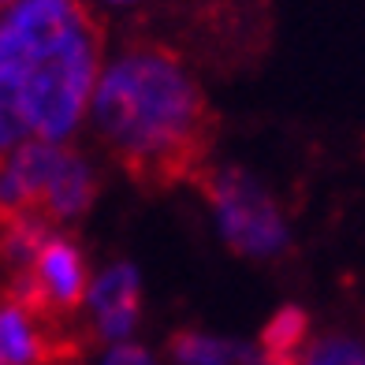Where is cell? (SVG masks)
I'll list each match as a JSON object with an SVG mask.
<instances>
[{
	"mask_svg": "<svg viewBox=\"0 0 365 365\" xmlns=\"http://www.w3.org/2000/svg\"><path fill=\"white\" fill-rule=\"evenodd\" d=\"M90 123L105 153L142 187L197 182L212 153L202 82L168 45L138 41L105 60Z\"/></svg>",
	"mask_w": 365,
	"mask_h": 365,
	"instance_id": "1",
	"label": "cell"
},
{
	"mask_svg": "<svg viewBox=\"0 0 365 365\" xmlns=\"http://www.w3.org/2000/svg\"><path fill=\"white\" fill-rule=\"evenodd\" d=\"M105 41L86 0L0 11V153L26 138L71 142L90 120Z\"/></svg>",
	"mask_w": 365,
	"mask_h": 365,
	"instance_id": "2",
	"label": "cell"
},
{
	"mask_svg": "<svg viewBox=\"0 0 365 365\" xmlns=\"http://www.w3.org/2000/svg\"><path fill=\"white\" fill-rule=\"evenodd\" d=\"M231 254L269 264L291 250V224L276 194L239 164H209L194 182Z\"/></svg>",
	"mask_w": 365,
	"mask_h": 365,
	"instance_id": "3",
	"label": "cell"
},
{
	"mask_svg": "<svg viewBox=\"0 0 365 365\" xmlns=\"http://www.w3.org/2000/svg\"><path fill=\"white\" fill-rule=\"evenodd\" d=\"M90 284H93V272L82 242L68 227H53L38 246V254L26 261V269L11 272L4 287L26 298V302H34L38 309L68 321L75 309L86 306Z\"/></svg>",
	"mask_w": 365,
	"mask_h": 365,
	"instance_id": "4",
	"label": "cell"
},
{
	"mask_svg": "<svg viewBox=\"0 0 365 365\" xmlns=\"http://www.w3.org/2000/svg\"><path fill=\"white\" fill-rule=\"evenodd\" d=\"M78 336L60 317L0 287V365H78Z\"/></svg>",
	"mask_w": 365,
	"mask_h": 365,
	"instance_id": "5",
	"label": "cell"
},
{
	"mask_svg": "<svg viewBox=\"0 0 365 365\" xmlns=\"http://www.w3.org/2000/svg\"><path fill=\"white\" fill-rule=\"evenodd\" d=\"M86 317L90 336L97 343H127L142 321V276L130 261H108L93 272V284L86 294Z\"/></svg>",
	"mask_w": 365,
	"mask_h": 365,
	"instance_id": "6",
	"label": "cell"
},
{
	"mask_svg": "<svg viewBox=\"0 0 365 365\" xmlns=\"http://www.w3.org/2000/svg\"><path fill=\"white\" fill-rule=\"evenodd\" d=\"M97 197V172L93 164L86 160L82 149H75L71 142L63 145V157L56 164V175L48 182V194H45V205H41V217L56 227H71L90 212Z\"/></svg>",
	"mask_w": 365,
	"mask_h": 365,
	"instance_id": "7",
	"label": "cell"
},
{
	"mask_svg": "<svg viewBox=\"0 0 365 365\" xmlns=\"http://www.w3.org/2000/svg\"><path fill=\"white\" fill-rule=\"evenodd\" d=\"M172 365H261L257 343H242L205 328H179L168 336Z\"/></svg>",
	"mask_w": 365,
	"mask_h": 365,
	"instance_id": "8",
	"label": "cell"
},
{
	"mask_svg": "<svg viewBox=\"0 0 365 365\" xmlns=\"http://www.w3.org/2000/svg\"><path fill=\"white\" fill-rule=\"evenodd\" d=\"M302 365H365V336L358 331H324L313 336Z\"/></svg>",
	"mask_w": 365,
	"mask_h": 365,
	"instance_id": "9",
	"label": "cell"
},
{
	"mask_svg": "<svg viewBox=\"0 0 365 365\" xmlns=\"http://www.w3.org/2000/svg\"><path fill=\"white\" fill-rule=\"evenodd\" d=\"M97 365H157V358H153V351H145L142 343L127 339V343H112Z\"/></svg>",
	"mask_w": 365,
	"mask_h": 365,
	"instance_id": "10",
	"label": "cell"
},
{
	"mask_svg": "<svg viewBox=\"0 0 365 365\" xmlns=\"http://www.w3.org/2000/svg\"><path fill=\"white\" fill-rule=\"evenodd\" d=\"M86 4H101V8H135L142 0H86Z\"/></svg>",
	"mask_w": 365,
	"mask_h": 365,
	"instance_id": "11",
	"label": "cell"
},
{
	"mask_svg": "<svg viewBox=\"0 0 365 365\" xmlns=\"http://www.w3.org/2000/svg\"><path fill=\"white\" fill-rule=\"evenodd\" d=\"M19 0H0V11H8V8H15Z\"/></svg>",
	"mask_w": 365,
	"mask_h": 365,
	"instance_id": "12",
	"label": "cell"
}]
</instances>
